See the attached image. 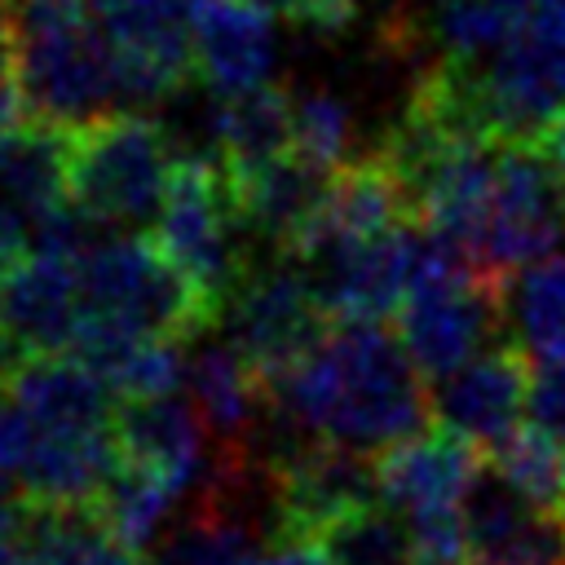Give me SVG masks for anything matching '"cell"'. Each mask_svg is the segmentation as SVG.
<instances>
[{
	"instance_id": "obj_1",
	"label": "cell",
	"mask_w": 565,
	"mask_h": 565,
	"mask_svg": "<svg viewBox=\"0 0 565 565\" xmlns=\"http://www.w3.org/2000/svg\"><path fill=\"white\" fill-rule=\"evenodd\" d=\"M269 419L282 433L380 455L433 419V393L402 335L384 322L331 318L322 340L265 380Z\"/></svg>"
},
{
	"instance_id": "obj_2",
	"label": "cell",
	"mask_w": 565,
	"mask_h": 565,
	"mask_svg": "<svg viewBox=\"0 0 565 565\" xmlns=\"http://www.w3.org/2000/svg\"><path fill=\"white\" fill-rule=\"evenodd\" d=\"M9 57L26 115L79 128L124 102V75L88 0H0Z\"/></svg>"
},
{
	"instance_id": "obj_3",
	"label": "cell",
	"mask_w": 565,
	"mask_h": 565,
	"mask_svg": "<svg viewBox=\"0 0 565 565\" xmlns=\"http://www.w3.org/2000/svg\"><path fill=\"white\" fill-rule=\"evenodd\" d=\"M79 282L84 331L71 353L110 335L190 340L216 322L190 278L168 260V252L137 230H93V238L79 247Z\"/></svg>"
},
{
	"instance_id": "obj_4",
	"label": "cell",
	"mask_w": 565,
	"mask_h": 565,
	"mask_svg": "<svg viewBox=\"0 0 565 565\" xmlns=\"http://www.w3.org/2000/svg\"><path fill=\"white\" fill-rule=\"evenodd\" d=\"M177 154L168 132L141 110H110L66 128L71 203L102 230L154 225Z\"/></svg>"
},
{
	"instance_id": "obj_5",
	"label": "cell",
	"mask_w": 565,
	"mask_h": 565,
	"mask_svg": "<svg viewBox=\"0 0 565 565\" xmlns=\"http://www.w3.org/2000/svg\"><path fill=\"white\" fill-rule=\"evenodd\" d=\"M503 322V287L477 274L455 243L424 225L419 274L397 309V335L424 380H441L486 353Z\"/></svg>"
},
{
	"instance_id": "obj_6",
	"label": "cell",
	"mask_w": 565,
	"mask_h": 565,
	"mask_svg": "<svg viewBox=\"0 0 565 565\" xmlns=\"http://www.w3.org/2000/svg\"><path fill=\"white\" fill-rule=\"evenodd\" d=\"M450 66L468 110L494 137L534 141L565 106V0H539L490 57Z\"/></svg>"
},
{
	"instance_id": "obj_7",
	"label": "cell",
	"mask_w": 565,
	"mask_h": 565,
	"mask_svg": "<svg viewBox=\"0 0 565 565\" xmlns=\"http://www.w3.org/2000/svg\"><path fill=\"white\" fill-rule=\"evenodd\" d=\"M238 234H247V225L225 163L216 154H177L163 207L154 216V243L190 278L212 318H221L225 300L247 274Z\"/></svg>"
},
{
	"instance_id": "obj_8",
	"label": "cell",
	"mask_w": 565,
	"mask_h": 565,
	"mask_svg": "<svg viewBox=\"0 0 565 565\" xmlns=\"http://www.w3.org/2000/svg\"><path fill=\"white\" fill-rule=\"evenodd\" d=\"M221 318L225 340L260 371V380H274L278 371L300 362L331 327L313 274H300L291 260L247 269L234 296L225 300Z\"/></svg>"
},
{
	"instance_id": "obj_9",
	"label": "cell",
	"mask_w": 565,
	"mask_h": 565,
	"mask_svg": "<svg viewBox=\"0 0 565 565\" xmlns=\"http://www.w3.org/2000/svg\"><path fill=\"white\" fill-rule=\"evenodd\" d=\"M84 243H40L0 274V331L18 358L71 353L79 344V331H84L79 247Z\"/></svg>"
},
{
	"instance_id": "obj_10",
	"label": "cell",
	"mask_w": 565,
	"mask_h": 565,
	"mask_svg": "<svg viewBox=\"0 0 565 565\" xmlns=\"http://www.w3.org/2000/svg\"><path fill=\"white\" fill-rule=\"evenodd\" d=\"M88 4L115 44L124 102L154 106L177 88H185V79L194 75V49H190L194 0H88Z\"/></svg>"
},
{
	"instance_id": "obj_11",
	"label": "cell",
	"mask_w": 565,
	"mask_h": 565,
	"mask_svg": "<svg viewBox=\"0 0 565 565\" xmlns=\"http://www.w3.org/2000/svg\"><path fill=\"white\" fill-rule=\"evenodd\" d=\"M402 221H415L411 194L402 185V177L393 172V163L375 150L366 159H349L340 172H331L318 207L309 212L305 230L291 243V260L300 265H318L362 238H375Z\"/></svg>"
},
{
	"instance_id": "obj_12",
	"label": "cell",
	"mask_w": 565,
	"mask_h": 565,
	"mask_svg": "<svg viewBox=\"0 0 565 565\" xmlns=\"http://www.w3.org/2000/svg\"><path fill=\"white\" fill-rule=\"evenodd\" d=\"M530 384H534V358L512 344H490L459 371L441 375L433 388V419L481 450H494L508 433L521 428V415H530Z\"/></svg>"
},
{
	"instance_id": "obj_13",
	"label": "cell",
	"mask_w": 565,
	"mask_h": 565,
	"mask_svg": "<svg viewBox=\"0 0 565 565\" xmlns=\"http://www.w3.org/2000/svg\"><path fill=\"white\" fill-rule=\"evenodd\" d=\"M419 252H424V225L402 221L375 238H362L318 260L313 282L327 313L353 322H384L406 305L411 282L419 274Z\"/></svg>"
},
{
	"instance_id": "obj_14",
	"label": "cell",
	"mask_w": 565,
	"mask_h": 565,
	"mask_svg": "<svg viewBox=\"0 0 565 565\" xmlns=\"http://www.w3.org/2000/svg\"><path fill=\"white\" fill-rule=\"evenodd\" d=\"M31 433L115 428V388L79 353H22L0 375Z\"/></svg>"
},
{
	"instance_id": "obj_15",
	"label": "cell",
	"mask_w": 565,
	"mask_h": 565,
	"mask_svg": "<svg viewBox=\"0 0 565 565\" xmlns=\"http://www.w3.org/2000/svg\"><path fill=\"white\" fill-rule=\"evenodd\" d=\"M375 477H380V499L393 503L402 516L463 508L481 481V446L437 424L380 450Z\"/></svg>"
},
{
	"instance_id": "obj_16",
	"label": "cell",
	"mask_w": 565,
	"mask_h": 565,
	"mask_svg": "<svg viewBox=\"0 0 565 565\" xmlns=\"http://www.w3.org/2000/svg\"><path fill=\"white\" fill-rule=\"evenodd\" d=\"M274 9L260 0H194L190 4V49L194 75L212 93H243L274 79L278 31Z\"/></svg>"
},
{
	"instance_id": "obj_17",
	"label": "cell",
	"mask_w": 565,
	"mask_h": 565,
	"mask_svg": "<svg viewBox=\"0 0 565 565\" xmlns=\"http://www.w3.org/2000/svg\"><path fill=\"white\" fill-rule=\"evenodd\" d=\"M468 565H565V512L521 499L508 481L486 477L463 503Z\"/></svg>"
},
{
	"instance_id": "obj_18",
	"label": "cell",
	"mask_w": 565,
	"mask_h": 565,
	"mask_svg": "<svg viewBox=\"0 0 565 565\" xmlns=\"http://www.w3.org/2000/svg\"><path fill=\"white\" fill-rule=\"evenodd\" d=\"M119 463L115 428L31 433L18 472V494L31 508H88Z\"/></svg>"
},
{
	"instance_id": "obj_19",
	"label": "cell",
	"mask_w": 565,
	"mask_h": 565,
	"mask_svg": "<svg viewBox=\"0 0 565 565\" xmlns=\"http://www.w3.org/2000/svg\"><path fill=\"white\" fill-rule=\"evenodd\" d=\"M115 437H119L124 459H137V463L154 468L181 494L212 472V463H207L212 433L199 419L194 402H181L177 393L124 402L119 415H115Z\"/></svg>"
},
{
	"instance_id": "obj_20",
	"label": "cell",
	"mask_w": 565,
	"mask_h": 565,
	"mask_svg": "<svg viewBox=\"0 0 565 565\" xmlns=\"http://www.w3.org/2000/svg\"><path fill=\"white\" fill-rule=\"evenodd\" d=\"M185 388L221 450H252V437L269 415V393L260 371L230 340H212L190 358Z\"/></svg>"
},
{
	"instance_id": "obj_21",
	"label": "cell",
	"mask_w": 565,
	"mask_h": 565,
	"mask_svg": "<svg viewBox=\"0 0 565 565\" xmlns=\"http://www.w3.org/2000/svg\"><path fill=\"white\" fill-rule=\"evenodd\" d=\"M327 172H318L313 163H305L296 150H282L278 159L252 168V172H230L238 212L247 234L265 238L269 247H278L282 256L291 252L296 234L305 230L309 212L318 207L322 190H327Z\"/></svg>"
},
{
	"instance_id": "obj_22",
	"label": "cell",
	"mask_w": 565,
	"mask_h": 565,
	"mask_svg": "<svg viewBox=\"0 0 565 565\" xmlns=\"http://www.w3.org/2000/svg\"><path fill=\"white\" fill-rule=\"evenodd\" d=\"M265 530L243 499H230L216 486L199 490L190 516L154 547L146 565H260Z\"/></svg>"
},
{
	"instance_id": "obj_23",
	"label": "cell",
	"mask_w": 565,
	"mask_h": 565,
	"mask_svg": "<svg viewBox=\"0 0 565 565\" xmlns=\"http://www.w3.org/2000/svg\"><path fill=\"white\" fill-rule=\"evenodd\" d=\"M282 150H291V93L274 84L216 93L212 154L225 163V172H252Z\"/></svg>"
},
{
	"instance_id": "obj_24",
	"label": "cell",
	"mask_w": 565,
	"mask_h": 565,
	"mask_svg": "<svg viewBox=\"0 0 565 565\" xmlns=\"http://www.w3.org/2000/svg\"><path fill=\"white\" fill-rule=\"evenodd\" d=\"M22 565H141L93 508H31Z\"/></svg>"
},
{
	"instance_id": "obj_25",
	"label": "cell",
	"mask_w": 565,
	"mask_h": 565,
	"mask_svg": "<svg viewBox=\"0 0 565 565\" xmlns=\"http://www.w3.org/2000/svg\"><path fill=\"white\" fill-rule=\"evenodd\" d=\"M177 503H181V490H177L168 477H159L154 468H146V463L119 455L115 472L106 477V486L97 490V499H93L88 508H93L128 547L146 552V547L163 534V525H168V516H172Z\"/></svg>"
},
{
	"instance_id": "obj_26",
	"label": "cell",
	"mask_w": 565,
	"mask_h": 565,
	"mask_svg": "<svg viewBox=\"0 0 565 565\" xmlns=\"http://www.w3.org/2000/svg\"><path fill=\"white\" fill-rule=\"evenodd\" d=\"M490 468L521 499L552 508V512H565V441L552 437L547 428L530 424V428L508 433L490 450Z\"/></svg>"
},
{
	"instance_id": "obj_27",
	"label": "cell",
	"mask_w": 565,
	"mask_h": 565,
	"mask_svg": "<svg viewBox=\"0 0 565 565\" xmlns=\"http://www.w3.org/2000/svg\"><path fill=\"white\" fill-rule=\"evenodd\" d=\"M318 543L340 561V565H415V543H411V525L406 516L375 499L366 508L344 512L340 521H331Z\"/></svg>"
},
{
	"instance_id": "obj_28",
	"label": "cell",
	"mask_w": 565,
	"mask_h": 565,
	"mask_svg": "<svg viewBox=\"0 0 565 565\" xmlns=\"http://www.w3.org/2000/svg\"><path fill=\"white\" fill-rule=\"evenodd\" d=\"M358 115L335 88L291 93V150L318 172H340L353 159Z\"/></svg>"
},
{
	"instance_id": "obj_29",
	"label": "cell",
	"mask_w": 565,
	"mask_h": 565,
	"mask_svg": "<svg viewBox=\"0 0 565 565\" xmlns=\"http://www.w3.org/2000/svg\"><path fill=\"white\" fill-rule=\"evenodd\" d=\"M530 419L547 428L552 437L565 441V358L534 362V384H530Z\"/></svg>"
},
{
	"instance_id": "obj_30",
	"label": "cell",
	"mask_w": 565,
	"mask_h": 565,
	"mask_svg": "<svg viewBox=\"0 0 565 565\" xmlns=\"http://www.w3.org/2000/svg\"><path fill=\"white\" fill-rule=\"evenodd\" d=\"M22 455H26V419L13 406L9 388L0 384V490H18Z\"/></svg>"
},
{
	"instance_id": "obj_31",
	"label": "cell",
	"mask_w": 565,
	"mask_h": 565,
	"mask_svg": "<svg viewBox=\"0 0 565 565\" xmlns=\"http://www.w3.org/2000/svg\"><path fill=\"white\" fill-rule=\"evenodd\" d=\"M260 565H340L318 539H282L278 547L265 552Z\"/></svg>"
},
{
	"instance_id": "obj_32",
	"label": "cell",
	"mask_w": 565,
	"mask_h": 565,
	"mask_svg": "<svg viewBox=\"0 0 565 565\" xmlns=\"http://www.w3.org/2000/svg\"><path fill=\"white\" fill-rule=\"evenodd\" d=\"M534 150L556 168V177L565 181V106L539 128V137H534Z\"/></svg>"
},
{
	"instance_id": "obj_33",
	"label": "cell",
	"mask_w": 565,
	"mask_h": 565,
	"mask_svg": "<svg viewBox=\"0 0 565 565\" xmlns=\"http://www.w3.org/2000/svg\"><path fill=\"white\" fill-rule=\"evenodd\" d=\"M265 9H274V13H287V18H296L300 22V13L309 9V0H260Z\"/></svg>"
}]
</instances>
